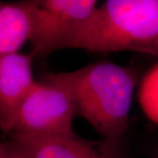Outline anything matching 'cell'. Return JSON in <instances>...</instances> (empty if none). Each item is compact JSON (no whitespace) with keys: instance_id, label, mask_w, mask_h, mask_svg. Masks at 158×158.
<instances>
[{"instance_id":"3","label":"cell","mask_w":158,"mask_h":158,"mask_svg":"<svg viewBox=\"0 0 158 158\" xmlns=\"http://www.w3.org/2000/svg\"><path fill=\"white\" fill-rule=\"evenodd\" d=\"M77 115L73 98L56 73L36 81L19 109L9 134L48 138L74 135Z\"/></svg>"},{"instance_id":"7","label":"cell","mask_w":158,"mask_h":158,"mask_svg":"<svg viewBox=\"0 0 158 158\" xmlns=\"http://www.w3.org/2000/svg\"><path fill=\"white\" fill-rule=\"evenodd\" d=\"M36 0L0 6V56L18 53L31 38Z\"/></svg>"},{"instance_id":"4","label":"cell","mask_w":158,"mask_h":158,"mask_svg":"<svg viewBox=\"0 0 158 158\" xmlns=\"http://www.w3.org/2000/svg\"><path fill=\"white\" fill-rule=\"evenodd\" d=\"M97 7L94 0H36L31 55L45 56L63 48Z\"/></svg>"},{"instance_id":"8","label":"cell","mask_w":158,"mask_h":158,"mask_svg":"<svg viewBox=\"0 0 158 158\" xmlns=\"http://www.w3.org/2000/svg\"><path fill=\"white\" fill-rule=\"evenodd\" d=\"M138 97L141 108L148 118L158 124V63L142 78Z\"/></svg>"},{"instance_id":"1","label":"cell","mask_w":158,"mask_h":158,"mask_svg":"<svg viewBox=\"0 0 158 158\" xmlns=\"http://www.w3.org/2000/svg\"><path fill=\"white\" fill-rule=\"evenodd\" d=\"M56 76L69 90L77 115L105 139L121 137L128 127L132 98L138 82L135 69L98 62Z\"/></svg>"},{"instance_id":"6","label":"cell","mask_w":158,"mask_h":158,"mask_svg":"<svg viewBox=\"0 0 158 158\" xmlns=\"http://www.w3.org/2000/svg\"><path fill=\"white\" fill-rule=\"evenodd\" d=\"M32 56L19 53L0 56V125L6 133L11 132L19 109L36 82Z\"/></svg>"},{"instance_id":"2","label":"cell","mask_w":158,"mask_h":158,"mask_svg":"<svg viewBox=\"0 0 158 158\" xmlns=\"http://www.w3.org/2000/svg\"><path fill=\"white\" fill-rule=\"evenodd\" d=\"M63 48L135 51L158 56V0H107Z\"/></svg>"},{"instance_id":"5","label":"cell","mask_w":158,"mask_h":158,"mask_svg":"<svg viewBox=\"0 0 158 158\" xmlns=\"http://www.w3.org/2000/svg\"><path fill=\"white\" fill-rule=\"evenodd\" d=\"M0 158H122L118 139L89 141L71 135L36 138L10 134L1 144Z\"/></svg>"}]
</instances>
